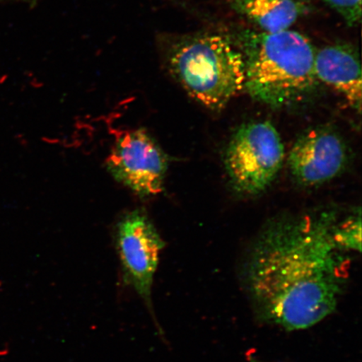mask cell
<instances>
[{
    "mask_svg": "<svg viewBox=\"0 0 362 362\" xmlns=\"http://www.w3.org/2000/svg\"><path fill=\"white\" fill-rule=\"evenodd\" d=\"M329 212L275 221L253 248L249 291L262 315L288 330L313 327L333 313L347 275Z\"/></svg>",
    "mask_w": 362,
    "mask_h": 362,
    "instance_id": "obj_1",
    "label": "cell"
},
{
    "mask_svg": "<svg viewBox=\"0 0 362 362\" xmlns=\"http://www.w3.org/2000/svg\"><path fill=\"white\" fill-rule=\"evenodd\" d=\"M245 67V89L256 101L273 107L304 100L318 87L315 49L304 35L247 30L239 35Z\"/></svg>",
    "mask_w": 362,
    "mask_h": 362,
    "instance_id": "obj_2",
    "label": "cell"
},
{
    "mask_svg": "<svg viewBox=\"0 0 362 362\" xmlns=\"http://www.w3.org/2000/svg\"><path fill=\"white\" fill-rule=\"evenodd\" d=\"M171 74L196 100L220 110L244 89L245 67L238 44L216 34L183 36L170 45Z\"/></svg>",
    "mask_w": 362,
    "mask_h": 362,
    "instance_id": "obj_3",
    "label": "cell"
},
{
    "mask_svg": "<svg viewBox=\"0 0 362 362\" xmlns=\"http://www.w3.org/2000/svg\"><path fill=\"white\" fill-rule=\"evenodd\" d=\"M284 160L279 134L268 121L240 127L226 153V168L235 189L256 194L268 188L279 174Z\"/></svg>",
    "mask_w": 362,
    "mask_h": 362,
    "instance_id": "obj_4",
    "label": "cell"
},
{
    "mask_svg": "<svg viewBox=\"0 0 362 362\" xmlns=\"http://www.w3.org/2000/svg\"><path fill=\"white\" fill-rule=\"evenodd\" d=\"M107 165L117 181L139 197H147L162 192L168 158L146 129H139L120 136Z\"/></svg>",
    "mask_w": 362,
    "mask_h": 362,
    "instance_id": "obj_5",
    "label": "cell"
},
{
    "mask_svg": "<svg viewBox=\"0 0 362 362\" xmlns=\"http://www.w3.org/2000/svg\"><path fill=\"white\" fill-rule=\"evenodd\" d=\"M115 243L124 282L151 308L153 277L165 246L155 225L142 211L128 212L117 225Z\"/></svg>",
    "mask_w": 362,
    "mask_h": 362,
    "instance_id": "obj_6",
    "label": "cell"
},
{
    "mask_svg": "<svg viewBox=\"0 0 362 362\" xmlns=\"http://www.w3.org/2000/svg\"><path fill=\"white\" fill-rule=\"evenodd\" d=\"M288 161L298 183L314 187L341 173L346 163V146L336 131L320 127L306 131L297 139Z\"/></svg>",
    "mask_w": 362,
    "mask_h": 362,
    "instance_id": "obj_7",
    "label": "cell"
},
{
    "mask_svg": "<svg viewBox=\"0 0 362 362\" xmlns=\"http://www.w3.org/2000/svg\"><path fill=\"white\" fill-rule=\"evenodd\" d=\"M317 78L337 90L361 112V67L358 53L346 44L327 45L315 52Z\"/></svg>",
    "mask_w": 362,
    "mask_h": 362,
    "instance_id": "obj_8",
    "label": "cell"
},
{
    "mask_svg": "<svg viewBox=\"0 0 362 362\" xmlns=\"http://www.w3.org/2000/svg\"><path fill=\"white\" fill-rule=\"evenodd\" d=\"M230 6L265 33L287 30L310 11L307 0H230Z\"/></svg>",
    "mask_w": 362,
    "mask_h": 362,
    "instance_id": "obj_9",
    "label": "cell"
},
{
    "mask_svg": "<svg viewBox=\"0 0 362 362\" xmlns=\"http://www.w3.org/2000/svg\"><path fill=\"white\" fill-rule=\"evenodd\" d=\"M337 245L341 250L361 252V218L359 214L341 224H337L333 233Z\"/></svg>",
    "mask_w": 362,
    "mask_h": 362,
    "instance_id": "obj_10",
    "label": "cell"
},
{
    "mask_svg": "<svg viewBox=\"0 0 362 362\" xmlns=\"http://www.w3.org/2000/svg\"><path fill=\"white\" fill-rule=\"evenodd\" d=\"M343 18L346 24L355 26L361 18V0H323Z\"/></svg>",
    "mask_w": 362,
    "mask_h": 362,
    "instance_id": "obj_11",
    "label": "cell"
}]
</instances>
